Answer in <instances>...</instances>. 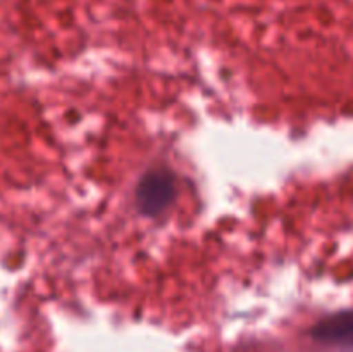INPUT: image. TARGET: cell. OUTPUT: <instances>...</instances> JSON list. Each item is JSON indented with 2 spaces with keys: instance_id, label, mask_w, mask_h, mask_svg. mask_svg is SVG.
<instances>
[{
  "instance_id": "obj_1",
  "label": "cell",
  "mask_w": 353,
  "mask_h": 352,
  "mask_svg": "<svg viewBox=\"0 0 353 352\" xmlns=\"http://www.w3.org/2000/svg\"><path fill=\"white\" fill-rule=\"evenodd\" d=\"M174 197V182L169 173L152 171L143 176L137 190V204L147 216H157Z\"/></svg>"
},
{
  "instance_id": "obj_2",
  "label": "cell",
  "mask_w": 353,
  "mask_h": 352,
  "mask_svg": "<svg viewBox=\"0 0 353 352\" xmlns=\"http://www.w3.org/2000/svg\"><path fill=\"white\" fill-rule=\"evenodd\" d=\"M312 337L326 344H353V311L324 317L312 328Z\"/></svg>"
}]
</instances>
